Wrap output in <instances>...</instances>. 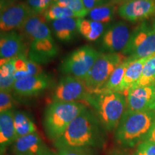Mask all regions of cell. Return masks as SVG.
<instances>
[{
  "label": "cell",
  "instance_id": "obj_10",
  "mask_svg": "<svg viewBox=\"0 0 155 155\" xmlns=\"http://www.w3.org/2000/svg\"><path fill=\"white\" fill-rule=\"evenodd\" d=\"M89 93L83 81L72 75H65L57 83L52 94V102H80Z\"/></svg>",
  "mask_w": 155,
  "mask_h": 155
},
{
  "label": "cell",
  "instance_id": "obj_29",
  "mask_svg": "<svg viewBox=\"0 0 155 155\" xmlns=\"http://www.w3.org/2000/svg\"><path fill=\"white\" fill-rule=\"evenodd\" d=\"M15 73V58L1 60L0 78H7L10 76H14Z\"/></svg>",
  "mask_w": 155,
  "mask_h": 155
},
{
  "label": "cell",
  "instance_id": "obj_12",
  "mask_svg": "<svg viewBox=\"0 0 155 155\" xmlns=\"http://www.w3.org/2000/svg\"><path fill=\"white\" fill-rule=\"evenodd\" d=\"M127 109L155 112V83L130 88L126 95Z\"/></svg>",
  "mask_w": 155,
  "mask_h": 155
},
{
  "label": "cell",
  "instance_id": "obj_9",
  "mask_svg": "<svg viewBox=\"0 0 155 155\" xmlns=\"http://www.w3.org/2000/svg\"><path fill=\"white\" fill-rule=\"evenodd\" d=\"M130 35L129 27L124 22L109 25L98 40L100 52L104 53L122 52L127 47Z\"/></svg>",
  "mask_w": 155,
  "mask_h": 155
},
{
  "label": "cell",
  "instance_id": "obj_33",
  "mask_svg": "<svg viewBox=\"0 0 155 155\" xmlns=\"http://www.w3.org/2000/svg\"><path fill=\"white\" fill-rule=\"evenodd\" d=\"M58 155H91L86 150H58Z\"/></svg>",
  "mask_w": 155,
  "mask_h": 155
},
{
  "label": "cell",
  "instance_id": "obj_24",
  "mask_svg": "<svg viewBox=\"0 0 155 155\" xmlns=\"http://www.w3.org/2000/svg\"><path fill=\"white\" fill-rule=\"evenodd\" d=\"M155 83V54L147 58L139 80L132 88L146 86Z\"/></svg>",
  "mask_w": 155,
  "mask_h": 155
},
{
  "label": "cell",
  "instance_id": "obj_13",
  "mask_svg": "<svg viewBox=\"0 0 155 155\" xmlns=\"http://www.w3.org/2000/svg\"><path fill=\"white\" fill-rule=\"evenodd\" d=\"M118 14L131 22L150 19L155 16V0H129L119 6Z\"/></svg>",
  "mask_w": 155,
  "mask_h": 155
},
{
  "label": "cell",
  "instance_id": "obj_31",
  "mask_svg": "<svg viewBox=\"0 0 155 155\" xmlns=\"http://www.w3.org/2000/svg\"><path fill=\"white\" fill-rule=\"evenodd\" d=\"M16 80L14 76L7 78H0V90L11 92L14 89Z\"/></svg>",
  "mask_w": 155,
  "mask_h": 155
},
{
  "label": "cell",
  "instance_id": "obj_32",
  "mask_svg": "<svg viewBox=\"0 0 155 155\" xmlns=\"http://www.w3.org/2000/svg\"><path fill=\"white\" fill-rule=\"evenodd\" d=\"M82 1L85 7L88 12L96 7L113 2L112 0H82Z\"/></svg>",
  "mask_w": 155,
  "mask_h": 155
},
{
  "label": "cell",
  "instance_id": "obj_1",
  "mask_svg": "<svg viewBox=\"0 0 155 155\" xmlns=\"http://www.w3.org/2000/svg\"><path fill=\"white\" fill-rule=\"evenodd\" d=\"M104 129L97 116L88 108L79 114L54 145L58 150H87L101 147L104 138Z\"/></svg>",
  "mask_w": 155,
  "mask_h": 155
},
{
  "label": "cell",
  "instance_id": "obj_21",
  "mask_svg": "<svg viewBox=\"0 0 155 155\" xmlns=\"http://www.w3.org/2000/svg\"><path fill=\"white\" fill-rule=\"evenodd\" d=\"M118 5L111 2L91 9L88 12L87 17L94 21L108 25V23L115 18L116 12H118Z\"/></svg>",
  "mask_w": 155,
  "mask_h": 155
},
{
  "label": "cell",
  "instance_id": "obj_11",
  "mask_svg": "<svg viewBox=\"0 0 155 155\" xmlns=\"http://www.w3.org/2000/svg\"><path fill=\"white\" fill-rule=\"evenodd\" d=\"M26 2H17L1 11V32L23 29L28 19L33 15Z\"/></svg>",
  "mask_w": 155,
  "mask_h": 155
},
{
  "label": "cell",
  "instance_id": "obj_30",
  "mask_svg": "<svg viewBox=\"0 0 155 155\" xmlns=\"http://www.w3.org/2000/svg\"><path fill=\"white\" fill-rule=\"evenodd\" d=\"M136 155H155V143L149 140L141 141L136 151Z\"/></svg>",
  "mask_w": 155,
  "mask_h": 155
},
{
  "label": "cell",
  "instance_id": "obj_34",
  "mask_svg": "<svg viewBox=\"0 0 155 155\" xmlns=\"http://www.w3.org/2000/svg\"><path fill=\"white\" fill-rule=\"evenodd\" d=\"M144 140H149L155 143V119L154 122H153L152 127H151L150 130L149 131L148 134L147 135Z\"/></svg>",
  "mask_w": 155,
  "mask_h": 155
},
{
  "label": "cell",
  "instance_id": "obj_38",
  "mask_svg": "<svg viewBox=\"0 0 155 155\" xmlns=\"http://www.w3.org/2000/svg\"></svg>",
  "mask_w": 155,
  "mask_h": 155
},
{
  "label": "cell",
  "instance_id": "obj_4",
  "mask_svg": "<svg viewBox=\"0 0 155 155\" xmlns=\"http://www.w3.org/2000/svg\"><path fill=\"white\" fill-rule=\"evenodd\" d=\"M155 119L154 111H134L127 109L115 130L116 142L132 147L144 141Z\"/></svg>",
  "mask_w": 155,
  "mask_h": 155
},
{
  "label": "cell",
  "instance_id": "obj_37",
  "mask_svg": "<svg viewBox=\"0 0 155 155\" xmlns=\"http://www.w3.org/2000/svg\"><path fill=\"white\" fill-rule=\"evenodd\" d=\"M116 155H120V154H116Z\"/></svg>",
  "mask_w": 155,
  "mask_h": 155
},
{
  "label": "cell",
  "instance_id": "obj_8",
  "mask_svg": "<svg viewBox=\"0 0 155 155\" xmlns=\"http://www.w3.org/2000/svg\"><path fill=\"white\" fill-rule=\"evenodd\" d=\"M100 54L101 52L91 46H82L64 58L60 65V70L63 74L84 81Z\"/></svg>",
  "mask_w": 155,
  "mask_h": 155
},
{
  "label": "cell",
  "instance_id": "obj_19",
  "mask_svg": "<svg viewBox=\"0 0 155 155\" xmlns=\"http://www.w3.org/2000/svg\"><path fill=\"white\" fill-rule=\"evenodd\" d=\"M149 58V57H148ZM148 58H140L138 60H133L128 66L127 71L120 86L119 93L126 96L128 91L134 86L136 83L140 78L143 68Z\"/></svg>",
  "mask_w": 155,
  "mask_h": 155
},
{
  "label": "cell",
  "instance_id": "obj_17",
  "mask_svg": "<svg viewBox=\"0 0 155 155\" xmlns=\"http://www.w3.org/2000/svg\"><path fill=\"white\" fill-rule=\"evenodd\" d=\"M17 136L14 123L12 110L0 114V151L1 155L9 146L16 141Z\"/></svg>",
  "mask_w": 155,
  "mask_h": 155
},
{
  "label": "cell",
  "instance_id": "obj_22",
  "mask_svg": "<svg viewBox=\"0 0 155 155\" xmlns=\"http://www.w3.org/2000/svg\"><path fill=\"white\" fill-rule=\"evenodd\" d=\"M14 123L17 138L36 132L37 128L33 120L26 112L14 111Z\"/></svg>",
  "mask_w": 155,
  "mask_h": 155
},
{
  "label": "cell",
  "instance_id": "obj_15",
  "mask_svg": "<svg viewBox=\"0 0 155 155\" xmlns=\"http://www.w3.org/2000/svg\"><path fill=\"white\" fill-rule=\"evenodd\" d=\"M12 148L15 155H45L50 151L37 131L18 137Z\"/></svg>",
  "mask_w": 155,
  "mask_h": 155
},
{
  "label": "cell",
  "instance_id": "obj_35",
  "mask_svg": "<svg viewBox=\"0 0 155 155\" xmlns=\"http://www.w3.org/2000/svg\"><path fill=\"white\" fill-rule=\"evenodd\" d=\"M128 1H129V0H112V2H113L114 3L116 4V5H118V4H121V5H122V4L127 2Z\"/></svg>",
  "mask_w": 155,
  "mask_h": 155
},
{
  "label": "cell",
  "instance_id": "obj_18",
  "mask_svg": "<svg viewBox=\"0 0 155 155\" xmlns=\"http://www.w3.org/2000/svg\"><path fill=\"white\" fill-rule=\"evenodd\" d=\"M77 17H67L52 22V28L58 40L71 42L76 38L78 32Z\"/></svg>",
  "mask_w": 155,
  "mask_h": 155
},
{
  "label": "cell",
  "instance_id": "obj_26",
  "mask_svg": "<svg viewBox=\"0 0 155 155\" xmlns=\"http://www.w3.org/2000/svg\"><path fill=\"white\" fill-rule=\"evenodd\" d=\"M53 5L67 7L75 13L78 18H84L88 14L82 0H54Z\"/></svg>",
  "mask_w": 155,
  "mask_h": 155
},
{
  "label": "cell",
  "instance_id": "obj_25",
  "mask_svg": "<svg viewBox=\"0 0 155 155\" xmlns=\"http://www.w3.org/2000/svg\"><path fill=\"white\" fill-rule=\"evenodd\" d=\"M43 15L45 20L48 22H53L57 19L67 18V17H77L72 10L67 7L57 5H52Z\"/></svg>",
  "mask_w": 155,
  "mask_h": 155
},
{
  "label": "cell",
  "instance_id": "obj_5",
  "mask_svg": "<svg viewBox=\"0 0 155 155\" xmlns=\"http://www.w3.org/2000/svg\"><path fill=\"white\" fill-rule=\"evenodd\" d=\"M81 102H51L44 112L43 126L46 135L50 140H58L71 122L86 109Z\"/></svg>",
  "mask_w": 155,
  "mask_h": 155
},
{
  "label": "cell",
  "instance_id": "obj_14",
  "mask_svg": "<svg viewBox=\"0 0 155 155\" xmlns=\"http://www.w3.org/2000/svg\"><path fill=\"white\" fill-rule=\"evenodd\" d=\"M0 57L2 59H12L20 55H28L25 37L16 31L1 32Z\"/></svg>",
  "mask_w": 155,
  "mask_h": 155
},
{
  "label": "cell",
  "instance_id": "obj_16",
  "mask_svg": "<svg viewBox=\"0 0 155 155\" xmlns=\"http://www.w3.org/2000/svg\"><path fill=\"white\" fill-rule=\"evenodd\" d=\"M51 83V78L44 74L29 76L17 80L13 91L20 96L31 97L41 94Z\"/></svg>",
  "mask_w": 155,
  "mask_h": 155
},
{
  "label": "cell",
  "instance_id": "obj_28",
  "mask_svg": "<svg viewBox=\"0 0 155 155\" xmlns=\"http://www.w3.org/2000/svg\"><path fill=\"white\" fill-rule=\"evenodd\" d=\"M14 106V99L11 92L0 91V112L8 111L12 110Z\"/></svg>",
  "mask_w": 155,
  "mask_h": 155
},
{
  "label": "cell",
  "instance_id": "obj_23",
  "mask_svg": "<svg viewBox=\"0 0 155 155\" xmlns=\"http://www.w3.org/2000/svg\"><path fill=\"white\" fill-rule=\"evenodd\" d=\"M133 60L127 58L124 61L122 62L119 65L116 67L114 71L112 73L107 82L103 87V88L99 92L104 91H113L119 92L120 86H121L122 80L127 71L128 66Z\"/></svg>",
  "mask_w": 155,
  "mask_h": 155
},
{
  "label": "cell",
  "instance_id": "obj_6",
  "mask_svg": "<svg viewBox=\"0 0 155 155\" xmlns=\"http://www.w3.org/2000/svg\"><path fill=\"white\" fill-rule=\"evenodd\" d=\"M131 60L150 57L155 54V20L141 22L131 33L127 47L121 52Z\"/></svg>",
  "mask_w": 155,
  "mask_h": 155
},
{
  "label": "cell",
  "instance_id": "obj_7",
  "mask_svg": "<svg viewBox=\"0 0 155 155\" xmlns=\"http://www.w3.org/2000/svg\"><path fill=\"white\" fill-rule=\"evenodd\" d=\"M127 58V57L121 53H101L94 66L83 81L88 93L94 94L99 92L116 67Z\"/></svg>",
  "mask_w": 155,
  "mask_h": 155
},
{
  "label": "cell",
  "instance_id": "obj_20",
  "mask_svg": "<svg viewBox=\"0 0 155 155\" xmlns=\"http://www.w3.org/2000/svg\"><path fill=\"white\" fill-rule=\"evenodd\" d=\"M108 26L90 19L78 18V32L86 40L91 42L99 40Z\"/></svg>",
  "mask_w": 155,
  "mask_h": 155
},
{
  "label": "cell",
  "instance_id": "obj_27",
  "mask_svg": "<svg viewBox=\"0 0 155 155\" xmlns=\"http://www.w3.org/2000/svg\"><path fill=\"white\" fill-rule=\"evenodd\" d=\"M53 2L54 0H27L26 2L33 14L38 15H43Z\"/></svg>",
  "mask_w": 155,
  "mask_h": 155
},
{
  "label": "cell",
  "instance_id": "obj_3",
  "mask_svg": "<svg viewBox=\"0 0 155 155\" xmlns=\"http://www.w3.org/2000/svg\"><path fill=\"white\" fill-rule=\"evenodd\" d=\"M85 101L94 108L103 127L108 131L116 130L127 107V98L119 92L89 93Z\"/></svg>",
  "mask_w": 155,
  "mask_h": 155
},
{
  "label": "cell",
  "instance_id": "obj_2",
  "mask_svg": "<svg viewBox=\"0 0 155 155\" xmlns=\"http://www.w3.org/2000/svg\"><path fill=\"white\" fill-rule=\"evenodd\" d=\"M42 15H33L23 28L26 38L30 40L28 58L42 65L48 63L58 54V48Z\"/></svg>",
  "mask_w": 155,
  "mask_h": 155
},
{
  "label": "cell",
  "instance_id": "obj_36",
  "mask_svg": "<svg viewBox=\"0 0 155 155\" xmlns=\"http://www.w3.org/2000/svg\"><path fill=\"white\" fill-rule=\"evenodd\" d=\"M45 155H58V154H55V153H54L52 152V151L50 150Z\"/></svg>",
  "mask_w": 155,
  "mask_h": 155
}]
</instances>
